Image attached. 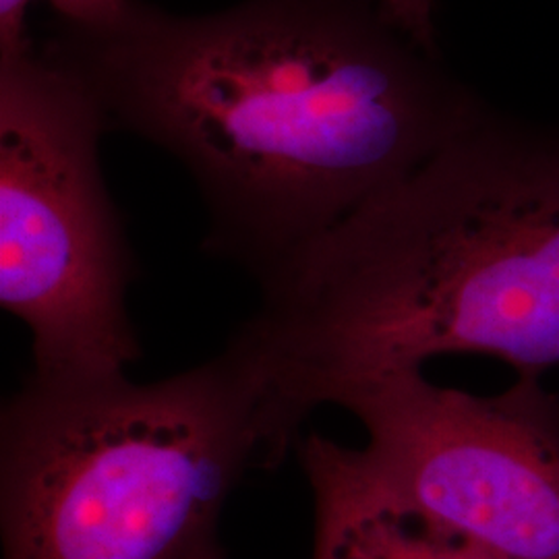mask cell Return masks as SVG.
Wrapping results in <instances>:
<instances>
[{"mask_svg": "<svg viewBox=\"0 0 559 559\" xmlns=\"http://www.w3.org/2000/svg\"><path fill=\"white\" fill-rule=\"evenodd\" d=\"M41 52L108 129L168 152L207 212L203 247L261 280L487 117L378 0H242L117 23L57 20Z\"/></svg>", "mask_w": 559, "mask_h": 559, "instance_id": "obj_1", "label": "cell"}, {"mask_svg": "<svg viewBox=\"0 0 559 559\" xmlns=\"http://www.w3.org/2000/svg\"><path fill=\"white\" fill-rule=\"evenodd\" d=\"M260 282L233 334L282 436L362 381L441 355L559 365V131L487 115Z\"/></svg>", "mask_w": 559, "mask_h": 559, "instance_id": "obj_2", "label": "cell"}, {"mask_svg": "<svg viewBox=\"0 0 559 559\" xmlns=\"http://www.w3.org/2000/svg\"><path fill=\"white\" fill-rule=\"evenodd\" d=\"M288 450L233 338L152 383L32 376L0 419L4 559H189L245 471Z\"/></svg>", "mask_w": 559, "mask_h": 559, "instance_id": "obj_3", "label": "cell"}, {"mask_svg": "<svg viewBox=\"0 0 559 559\" xmlns=\"http://www.w3.org/2000/svg\"><path fill=\"white\" fill-rule=\"evenodd\" d=\"M106 131L100 104L38 41L0 55V305L29 330L38 380L120 376L140 357Z\"/></svg>", "mask_w": 559, "mask_h": 559, "instance_id": "obj_4", "label": "cell"}, {"mask_svg": "<svg viewBox=\"0 0 559 559\" xmlns=\"http://www.w3.org/2000/svg\"><path fill=\"white\" fill-rule=\"evenodd\" d=\"M362 423L369 487L487 559H559V399L519 376L496 396L406 369L340 396Z\"/></svg>", "mask_w": 559, "mask_h": 559, "instance_id": "obj_5", "label": "cell"}, {"mask_svg": "<svg viewBox=\"0 0 559 559\" xmlns=\"http://www.w3.org/2000/svg\"><path fill=\"white\" fill-rule=\"evenodd\" d=\"M316 500L313 559H487L473 545L381 500L355 448L318 433L297 441Z\"/></svg>", "mask_w": 559, "mask_h": 559, "instance_id": "obj_6", "label": "cell"}, {"mask_svg": "<svg viewBox=\"0 0 559 559\" xmlns=\"http://www.w3.org/2000/svg\"><path fill=\"white\" fill-rule=\"evenodd\" d=\"M34 2H46L57 20L75 27H106L129 11L133 0H0V55L34 46L27 13Z\"/></svg>", "mask_w": 559, "mask_h": 559, "instance_id": "obj_7", "label": "cell"}, {"mask_svg": "<svg viewBox=\"0 0 559 559\" xmlns=\"http://www.w3.org/2000/svg\"><path fill=\"white\" fill-rule=\"evenodd\" d=\"M189 559H224L222 558V551L218 549V545H216V540H210V543H205L203 547H200L193 556Z\"/></svg>", "mask_w": 559, "mask_h": 559, "instance_id": "obj_8", "label": "cell"}, {"mask_svg": "<svg viewBox=\"0 0 559 559\" xmlns=\"http://www.w3.org/2000/svg\"><path fill=\"white\" fill-rule=\"evenodd\" d=\"M394 2L402 7H420V4H427L429 0H394Z\"/></svg>", "mask_w": 559, "mask_h": 559, "instance_id": "obj_9", "label": "cell"}]
</instances>
